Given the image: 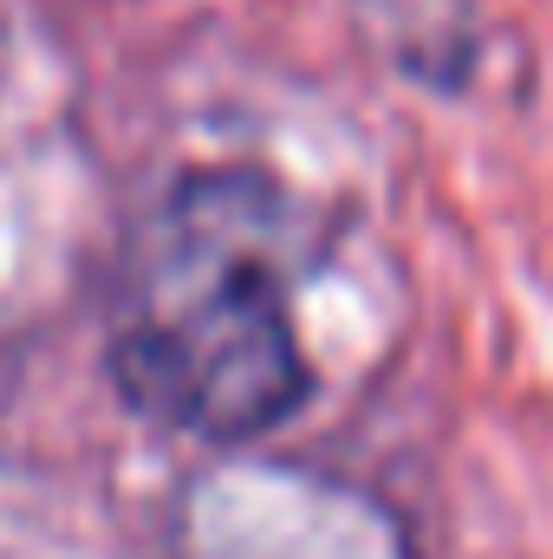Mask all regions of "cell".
<instances>
[{
    "label": "cell",
    "mask_w": 553,
    "mask_h": 559,
    "mask_svg": "<svg viewBox=\"0 0 553 559\" xmlns=\"http://www.w3.org/2000/svg\"><path fill=\"white\" fill-rule=\"evenodd\" d=\"M293 202L274 176L215 163L176 176L138 222L105 319L111 384L138 417L255 442L313 397L293 332Z\"/></svg>",
    "instance_id": "6da1fadb"
}]
</instances>
